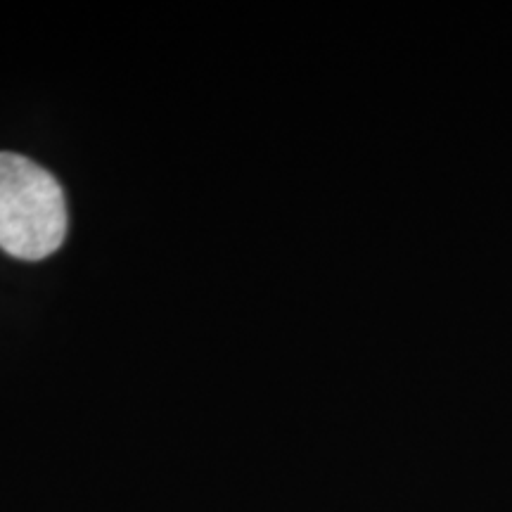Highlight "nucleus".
Segmentation results:
<instances>
[{
  "instance_id": "f257e3e1",
  "label": "nucleus",
  "mask_w": 512,
  "mask_h": 512,
  "mask_svg": "<svg viewBox=\"0 0 512 512\" xmlns=\"http://www.w3.org/2000/svg\"><path fill=\"white\" fill-rule=\"evenodd\" d=\"M67 235L60 183L31 159L0 152V249L24 261L46 259Z\"/></svg>"
}]
</instances>
